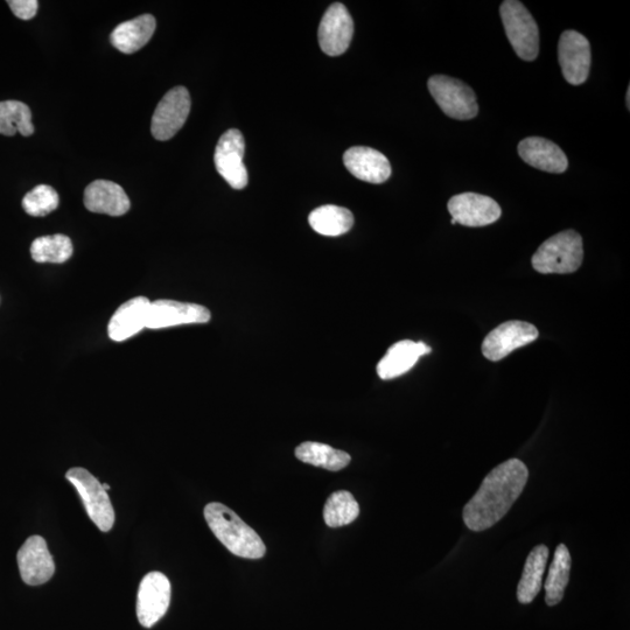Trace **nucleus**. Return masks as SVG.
<instances>
[{
  "mask_svg": "<svg viewBox=\"0 0 630 630\" xmlns=\"http://www.w3.org/2000/svg\"><path fill=\"white\" fill-rule=\"evenodd\" d=\"M528 479V468L521 460L509 459L495 467L464 508L466 527L475 532L494 527L514 506Z\"/></svg>",
  "mask_w": 630,
  "mask_h": 630,
  "instance_id": "nucleus-1",
  "label": "nucleus"
},
{
  "mask_svg": "<svg viewBox=\"0 0 630 630\" xmlns=\"http://www.w3.org/2000/svg\"><path fill=\"white\" fill-rule=\"evenodd\" d=\"M205 518L216 538L233 555L247 559L264 557L266 548L261 537L224 504H207Z\"/></svg>",
  "mask_w": 630,
  "mask_h": 630,
  "instance_id": "nucleus-2",
  "label": "nucleus"
},
{
  "mask_svg": "<svg viewBox=\"0 0 630 630\" xmlns=\"http://www.w3.org/2000/svg\"><path fill=\"white\" fill-rule=\"evenodd\" d=\"M584 259L583 238L572 229L546 240L531 258L532 268L543 275L576 272Z\"/></svg>",
  "mask_w": 630,
  "mask_h": 630,
  "instance_id": "nucleus-3",
  "label": "nucleus"
},
{
  "mask_svg": "<svg viewBox=\"0 0 630 630\" xmlns=\"http://www.w3.org/2000/svg\"><path fill=\"white\" fill-rule=\"evenodd\" d=\"M500 14L516 54L524 61H534L539 53V30L527 7L517 0H506L500 7Z\"/></svg>",
  "mask_w": 630,
  "mask_h": 630,
  "instance_id": "nucleus-4",
  "label": "nucleus"
},
{
  "mask_svg": "<svg viewBox=\"0 0 630 630\" xmlns=\"http://www.w3.org/2000/svg\"><path fill=\"white\" fill-rule=\"evenodd\" d=\"M66 478L79 492L91 521L101 531H110L115 523V510L102 483L87 469L80 467L69 469Z\"/></svg>",
  "mask_w": 630,
  "mask_h": 630,
  "instance_id": "nucleus-5",
  "label": "nucleus"
},
{
  "mask_svg": "<svg viewBox=\"0 0 630 630\" xmlns=\"http://www.w3.org/2000/svg\"><path fill=\"white\" fill-rule=\"evenodd\" d=\"M427 87L434 101L448 117L468 121L478 115L476 95L466 83L450 76L434 75L427 82Z\"/></svg>",
  "mask_w": 630,
  "mask_h": 630,
  "instance_id": "nucleus-6",
  "label": "nucleus"
},
{
  "mask_svg": "<svg viewBox=\"0 0 630 630\" xmlns=\"http://www.w3.org/2000/svg\"><path fill=\"white\" fill-rule=\"evenodd\" d=\"M191 95L185 87L168 91L152 117V136L161 142L173 138L185 125L191 112Z\"/></svg>",
  "mask_w": 630,
  "mask_h": 630,
  "instance_id": "nucleus-7",
  "label": "nucleus"
},
{
  "mask_svg": "<svg viewBox=\"0 0 630 630\" xmlns=\"http://www.w3.org/2000/svg\"><path fill=\"white\" fill-rule=\"evenodd\" d=\"M244 152L242 132L231 129L223 133L214 154L217 172L237 191L247 187L249 181L248 170L243 163Z\"/></svg>",
  "mask_w": 630,
  "mask_h": 630,
  "instance_id": "nucleus-8",
  "label": "nucleus"
},
{
  "mask_svg": "<svg viewBox=\"0 0 630 630\" xmlns=\"http://www.w3.org/2000/svg\"><path fill=\"white\" fill-rule=\"evenodd\" d=\"M171 602V583L164 573L150 572L139 585L137 616L145 628H151L163 618Z\"/></svg>",
  "mask_w": 630,
  "mask_h": 630,
  "instance_id": "nucleus-9",
  "label": "nucleus"
},
{
  "mask_svg": "<svg viewBox=\"0 0 630 630\" xmlns=\"http://www.w3.org/2000/svg\"><path fill=\"white\" fill-rule=\"evenodd\" d=\"M538 329L525 321L503 322L490 332L482 343V354L489 361L497 362L537 340Z\"/></svg>",
  "mask_w": 630,
  "mask_h": 630,
  "instance_id": "nucleus-10",
  "label": "nucleus"
},
{
  "mask_svg": "<svg viewBox=\"0 0 630 630\" xmlns=\"http://www.w3.org/2000/svg\"><path fill=\"white\" fill-rule=\"evenodd\" d=\"M558 60L564 79L572 86H580L590 75V41L579 32L565 31L559 39Z\"/></svg>",
  "mask_w": 630,
  "mask_h": 630,
  "instance_id": "nucleus-11",
  "label": "nucleus"
},
{
  "mask_svg": "<svg viewBox=\"0 0 630 630\" xmlns=\"http://www.w3.org/2000/svg\"><path fill=\"white\" fill-rule=\"evenodd\" d=\"M452 216V224L466 227H485L495 223L502 215L501 207L489 196L476 193H462L453 196L447 203Z\"/></svg>",
  "mask_w": 630,
  "mask_h": 630,
  "instance_id": "nucleus-12",
  "label": "nucleus"
},
{
  "mask_svg": "<svg viewBox=\"0 0 630 630\" xmlns=\"http://www.w3.org/2000/svg\"><path fill=\"white\" fill-rule=\"evenodd\" d=\"M354 35V21L346 6L334 3L321 19L319 44L322 52L339 56L347 51Z\"/></svg>",
  "mask_w": 630,
  "mask_h": 630,
  "instance_id": "nucleus-13",
  "label": "nucleus"
},
{
  "mask_svg": "<svg viewBox=\"0 0 630 630\" xmlns=\"http://www.w3.org/2000/svg\"><path fill=\"white\" fill-rule=\"evenodd\" d=\"M212 318L208 308L175 300H156L150 304L146 328L161 329L180 325L206 324Z\"/></svg>",
  "mask_w": 630,
  "mask_h": 630,
  "instance_id": "nucleus-14",
  "label": "nucleus"
},
{
  "mask_svg": "<svg viewBox=\"0 0 630 630\" xmlns=\"http://www.w3.org/2000/svg\"><path fill=\"white\" fill-rule=\"evenodd\" d=\"M21 579L30 586L47 583L53 577L55 564L47 543L40 536H32L21 546L17 555Z\"/></svg>",
  "mask_w": 630,
  "mask_h": 630,
  "instance_id": "nucleus-15",
  "label": "nucleus"
},
{
  "mask_svg": "<svg viewBox=\"0 0 630 630\" xmlns=\"http://www.w3.org/2000/svg\"><path fill=\"white\" fill-rule=\"evenodd\" d=\"M347 170L369 184H383L391 175V165L383 153L371 147L355 146L343 154Z\"/></svg>",
  "mask_w": 630,
  "mask_h": 630,
  "instance_id": "nucleus-16",
  "label": "nucleus"
},
{
  "mask_svg": "<svg viewBox=\"0 0 630 630\" xmlns=\"http://www.w3.org/2000/svg\"><path fill=\"white\" fill-rule=\"evenodd\" d=\"M84 206L91 213L122 216L131 207L129 196L116 182L96 180L84 192Z\"/></svg>",
  "mask_w": 630,
  "mask_h": 630,
  "instance_id": "nucleus-17",
  "label": "nucleus"
},
{
  "mask_svg": "<svg viewBox=\"0 0 630 630\" xmlns=\"http://www.w3.org/2000/svg\"><path fill=\"white\" fill-rule=\"evenodd\" d=\"M518 154L528 165L548 173H564L569 167L566 154L551 140L529 137L518 144Z\"/></svg>",
  "mask_w": 630,
  "mask_h": 630,
  "instance_id": "nucleus-18",
  "label": "nucleus"
},
{
  "mask_svg": "<svg viewBox=\"0 0 630 630\" xmlns=\"http://www.w3.org/2000/svg\"><path fill=\"white\" fill-rule=\"evenodd\" d=\"M431 347L424 342L403 340L391 346L388 353L377 364V374L382 380H394V378L408 373L420 357L430 354Z\"/></svg>",
  "mask_w": 630,
  "mask_h": 630,
  "instance_id": "nucleus-19",
  "label": "nucleus"
},
{
  "mask_svg": "<svg viewBox=\"0 0 630 630\" xmlns=\"http://www.w3.org/2000/svg\"><path fill=\"white\" fill-rule=\"evenodd\" d=\"M150 304L151 301L145 297L126 301L112 315L108 326L109 338L115 342H122L143 331L146 328Z\"/></svg>",
  "mask_w": 630,
  "mask_h": 630,
  "instance_id": "nucleus-20",
  "label": "nucleus"
},
{
  "mask_svg": "<svg viewBox=\"0 0 630 630\" xmlns=\"http://www.w3.org/2000/svg\"><path fill=\"white\" fill-rule=\"evenodd\" d=\"M156 27V18L152 14H142L118 25L110 35L111 44L124 54L136 53L151 40Z\"/></svg>",
  "mask_w": 630,
  "mask_h": 630,
  "instance_id": "nucleus-21",
  "label": "nucleus"
},
{
  "mask_svg": "<svg viewBox=\"0 0 630 630\" xmlns=\"http://www.w3.org/2000/svg\"><path fill=\"white\" fill-rule=\"evenodd\" d=\"M548 546L537 545L525 562L520 584L517 586V599L523 605L531 604L542 590L543 576L549 559Z\"/></svg>",
  "mask_w": 630,
  "mask_h": 630,
  "instance_id": "nucleus-22",
  "label": "nucleus"
},
{
  "mask_svg": "<svg viewBox=\"0 0 630 630\" xmlns=\"http://www.w3.org/2000/svg\"><path fill=\"white\" fill-rule=\"evenodd\" d=\"M572 559L566 545L559 544L553 555L548 578L545 581V602L553 607L562 602L564 593L570 581Z\"/></svg>",
  "mask_w": 630,
  "mask_h": 630,
  "instance_id": "nucleus-23",
  "label": "nucleus"
},
{
  "mask_svg": "<svg viewBox=\"0 0 630 630\" xmlns=\"http://www.w3.org/2000/svg\"><path fill=\"white\" fill-rule=\"evenodd\" d=\"M308 222L318 234L336 237L352 229L354 215L347 208L327 205L314 209L308 216Z\"/></svg>",
  "mask_w": 630,
  "mask_h": 630,
  "instance_id": "nucleus-24",
  "label": "nucleus"
},
{
  "mask_svg": "<svg viewBox=\"0 0 630 630\" xmlns=\"http://www.w3.org/2000/svg\"><path fill=\"white\" fill-rule=\"evenodd\" d=\"M296 457L315 467L328 469V471L338 472L349 465L350 455L347 452L335 450L326 444L306 441L296 448Z\"/></svg>",
  "mask_w": 630,
  "mask_h": 630,
  "instance_id": "nucleus-25",
  "label": "nucleus"
},
{
  "mask_svg": "<svg viewBox=\"0 0 630 630\" xmlns=\"http://www.w3.org/2000/svg\"><path fill=\"white\" fill-rule=\"evenodd\" d=\"M17 133L24 137L33 135L31 109L19 101L0 102V135L12 137Z\"/></svg>",
  "mask_w": 630,
  "mask_h": 630,
  "instance_id": "nucleus-26",
  "label": "nucleus"
},
{
  "mask_svg": "<svg viewBox=\"0 0 630 630\" xmlns=\"http://www.w3.org/2000/svg\"><path fill=\"white\" fill-rule=\"evenodd\" d=\"M31 255L38 263H65L73 255V243L61 234L42 236L32 243Z\"/></svg>",
  "mask_w": 630,
  "mask_h": 630,
  "instance_id": "nucleus-27",
  "label": "nucleus"
},
{
  "mask_svg": "<svg viewBox=\"0 0 630 630\" xmlns=\"http://www.w3.org/2000/svg\"><path fill=\"white\" fill-rule=\"evenodd\" d=\"M360 507L353 494L340 490L328 497L324 508V520L328 527L340 528L359 517Z\"/></svg>",
  "mask_w": 630,
  "mask_h": 630,
  "instance_id": "nucleus-28",
  "label": "nucleus"
},
{
  "mask_svg": "<svg viewBox=\"0 0 630 630\" xmlns=\"http://www.w3.org/2000/svg\"><path fill=\"white\" fill-rule=\"evenodd\" d=\"M59 203V194L53 187L39 185L25 195L23 208L28 215L42 217L54 212Z\"/></svg>",
  "mask_w": 630,
  "mask_h": 630,
  "instance_id": "nucleus-29",
  "label": "nucleus"
},
{
  "mask_svg": "<svg viewBox=\"0 0 630 630\" xmlns=\"http://www.w3.org/2000/svg\"><path fill=\"white\" fill-rule=\"evenodd\" d=\"M14 16L23 20H30L35 17L38 12L39 3L37 0H9Z\"/></svg>",
  "mask_w": 630,
  "mask_h": 630,
  "instance_id": "nucleus-30",
  "label": "nucleus"
},
{
  "mask_svg": "<svg viewBox=\"0 0 630 630\" xmlns=\"http://www.w3.org/2000/svg\"><path fill=\"white\" fill-rule=\"evenodd\" d=\"M630 107V88L627 90V108L629 110Z\"/></svg>",
  "mask_w": 630,
  "mask_h": 630,
  "instance_id": "nucleus-31",
  "label": "nucleus"
},
{
  "mask_svg": "<svg viewBox=\"0 0 630 630\" xmlns=\"http://www.w3.org/2000/svg\"><path fill=\"white\" fill-rule=\"evenodd\" d=\"M102 486H103V488H104L105 490H107V492H108V490L110 489V486L108 485V483H103V485H102Z\"/></svg>",
  "mask_w": 630,
  "mask_h": 630,
  "instance_id": "nucleus-32",
  "label": "nucleus"
}]
</instances>
